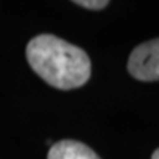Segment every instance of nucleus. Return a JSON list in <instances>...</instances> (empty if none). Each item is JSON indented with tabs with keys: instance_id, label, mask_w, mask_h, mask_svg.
Here are the masks:
<instances>
[{
	"instance_id": "1",
	"label": "nucleus",
	"mask_w": 159,
	"mask_h": 159,
	"mask_svg": "<svg viewBox=\"0 0 159 159\" xmlns=\"http://www.w3.org/2000/svg\"><path fill=\"white\" fill-rule=\"evenodd\" d=\"M27 61L41 80L59 90L84 85L91 75L89 55L53 34H40L27 44Z\"/></svg>"
},
{
	"instance_id": "2",
	"label": "nucleus",
	"mask_w": 159,
	"mask_h": 159,
	"mask_svg": "<svg viewBox=\"0 0 159 159\" xmlns=\"http://www.w3.org/2000/svg\"><path fill=\"white\" fill-rule=\"evenodd\" d=\"M127 69L139 81H159V39L136 46L128 57Z\"/></svg>"
},
{
	"instance_id": "3",
	"label": "nucleus",
	"mask_w": 159,
	"mask_h": 159,
	"mask_svg": "<svg viewBox=\"0 0 159 159\" xmlns=\"http://www.w3.org/2000/svg\"><path fill=\"white\" fill-rule=\"evenodd\" d=\"M47 159H100L87 144L77 140H61L50 146Z\"/></svg>"
},
{
	"instance_id": "4",
	"label": "nucleus",
	"mask_w": 159,
	"mask_h": 159,
	"mask_svg": "<svg viewBox=\"0 0 159 159\" xmlns=\"http://www.w3.org/2000/svg\"><path fill=\"white\" fill-rule=\"evenodd\" d=\"M72 2L90 11H100L109 3V0H72Z\"/></svg>"
},
{
	"instance_id": "5",
	"label": "nucleus",
	"mask_w": 159,
	"mask_h": 159,
	"mask_svg": "<svg viewBox=\"0 0 159 159\" xmlns=\"http://www.w3.org/2000/svg\"><path fill=\"white\" fill-rule=\"evenodd\" d=\"M152 159H159V149H156L153 152V155H152Z\"/></svg>"
}]
</instances>
